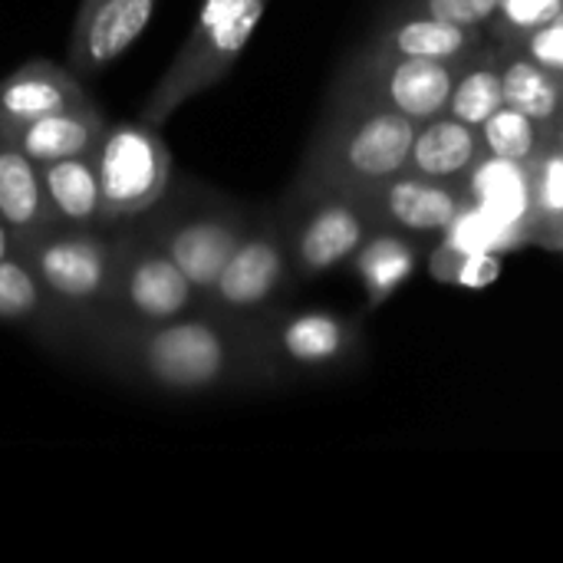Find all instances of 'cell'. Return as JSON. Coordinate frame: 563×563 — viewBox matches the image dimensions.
<instances>
[{"label": "cell", "mask_w": 563, "mask_h": 563, "mask_svg": "<svg viewBox=\"0 0 563 563\" xmlns=\"http://www.w3.org/2000/svg\"><path fill=\"white\" fill-rule=\"evenodd\" d=\"M79 360L148 396L208 399L271 389L247 327L205 307L165 323L102 320L82 333Z\"/></svg>", "instance_id": "1"}, {"label": "cell", "mask_w": 563, "mask_h": 563, "mask_svg": "<svg viewBox=\"0 0 563 563\" xmlns=\"http://www.w3.org/2000/svg\"><path fill=\"white\" fill-rule=\"evenodd\" d=\"M419 122L369 99L330 96L290 185L366 191L406 168Z\"/></svg>", "instance_id": "2"}, {"label": "cell", "mask_w": 563, "mask_h": 563, "mask_svg": "<svg viewBox=\"0 0 563 563\" xmlns=\"http://www.w3.org/2000/svg\"><path fill=\"white\" fill-rule=\"evenodd\" d=\"M254 211L257 205L211 188L201 178L172 175L165 195L135 218L162 241L205 303V294L241 244Z\"/></svg>", "instance_id": "3"}, {"label": "cell", "mask_w": 563, "mask_h": 563, "mask_svg": "<svg viewBox=\"0 0 563 563\" xmlns=\"http://www.w3.org/2000/svg\"><path fill=\"white\" fill-rule=\"evenodd\" d=\"M267 3L271 0H201L185 43L152 86L139 119L162 129L185 102L224 82L261 26Z\"/></svg>", "instance_id": "4"}, {"label": "cell", "mask_w": 563, "mask_h": 563, "mask_svg": "<svg viewBox=\"0 0 563 563\" xmlns=\"http://www.w3.org/2000/svg\"><path fill=\"white\" fill-rule=\"evenodd\" d=\"M247 333L271 389L336 379L350 373L366 350L356 317L320 307L294 310L284 303L247 323Z\"/></svg>", "instance_id": "5"}, {"label": "cell", "mask_w": 563, "mask_h": 563, "mask_svg": "<svg viewBox=\"0 0 563 563\" xmlns=\"http://www.w3.org/2000/svg\"><path fill=\"white\" fill-rule=\"evenodd\" d=\"M16 251L43 284V290L56 300V307L76 323L79 340L86 330L112 317V284H115L112 224L49 228L16 244Z\"/></svg>", "instance_id": "6"}, {"label": "cell", "mask_w": 563, "mask_h": 563, "mask_svg": "<svg viewBox=\"0 0 563 563\" xmlns=\"http://www.w3.org/2000/svg\"><path fill=\"white\" fill-rule=\"evenodd\" d=\"M297 287L280 201L257 205L241 244L205 294V310L234 323H254L284 307Z\"/></svg>", "instance_id": "7"}, {"label": "cell", "mask_w": 563, "mask_h": 563, "mask_svg": "<svg viewBox=\"0 0 563 563\" xmlns=\"http://www.w3.org/2000/svg\"><path fill=\"white\" fill-rule=\"evenodd\" d=\"M277 201L287 221L297 284H310L333 274L336 267H346L376 228L360 191L290 185Z\"/></svg>", "instance_id": "8"}, {"label": "cell", "mask_w": 563, "mask_h": 563, "mask_svg": "<svg viewBox=\"0 0 563 563\" xmlns=\"http://www.w3.org/2000/svg\"><path fill=\"white\" fill-rule=\"evenodd\" d=\"M115 238V284L112 317L122 323H165L201 310V294L162 247V241L139 221L112 224Z\"/></svg>", "instance_id": "9"}, {"label": "cell", "mask_w": 563, "mask_h": 563, "mask_svg": "<svg viewBox=\"0 0 563 563\" xmlns=\"http://www.w3.org/2000/svg\"><path fill=\"white\" fill-rule=\"evenodd\" d=\"M92 165L99 175L106 224L148 211L175 175L172 148L162 139V129L145 119L109 122L92 148Z\"/></svg>", "instance_id": "10"}, {"label": "cell", "mask_w": 563, "mask_h": 563, "mask_svg": "<svg viewBox=\"0 0 563 563\" xmlns=\"http://www.w3.org/2000/svg\"><path fill=\"white\" fill-rule=\"evenodd\" d=\"M468 59H419V56H389L376 49H360L340 66L330 96H356L396 109L412 122H426L445 112L452 86Z\"/></svg>", "instance_id": "11"}, {"label": "cell", "mask_w": 563, "mask_h": 563, "mask_svg": "<svg viewBox=\"0 0 563 563\" xmlns=\"http://www.w3.org/2000/svg\"><path fill=\"white\" fill-rule=\"evenodd\" d=\"M376 228H393L399 234L422 241H442L455 221L468 211V195L462 181L422 178L409 168L393 178L360 191Z\"/></svg>", "instance_id": "12"}, {"label": "cell", "mask_w": 563, "mask_h": 563, "mask_svg": "<svg viewBox=\"0 0 563 563\" xmlns=\"http://www.w3.org/2000/svg\"><path fill=\"white\" fill-rule=\"evenodd\" d=\"M158 0H82L66 46V66L79 76H99L119 63L145 33Z\"/></svg>", "instance_id": "13"}, {"label": "cell", "mask_w": 563, "mask_h": 563, "mask_svg": "<svg viewBox=\"0 0 563 563\" xmlns=\"http://www.w3.org/2000/svg\"><path fill=\"white\" fill-rule=\"evenodd\" d=\"M0 323L23 330L33 343L56 356L79 353V330L76 323L56 307V300L43 290L30 264L20 257L0 261Z\"/></svg>", "instance_id": "14"}, {"label": "cell", "mask_w": 563, "mask_h": 563, "mask_svg": "<svg viewBox=\"0 0 563 563\" xmlns=\"http://www.w3.org/2000/svg\"><path fill=\"white\" fill-rule=\"evenodd\" d=\"M485 30H468L439 16H429L422 10L396 7L383 16V23L373 30L366 49L389 53V56H419V59H472L488 46Z\"/></svg>", "instance_id": "15"}, {"label": "cell", "mask_w": 563, "mask_h": 563, "mask_svg": "<svg viewBox=\"0 0 563 563\" xmlns=\"http://www.w3.org/2000/svg\"><path fill=\"white\" fill-rule=\"evenodd\" d=\"M89 99L82 79L53 59H26L0 79V135H13L33 119Z\"/></svg>", "instance_id": "16"}, {"label": "cell", "mask_w": 563, "mask_h": 563, "mask_svg": "<svg viewBox=\"0 0 563 563\" xmlns=\"http://www.w3.org/2000/svg\"><path fill=\"white\" fill-rule=\"evenodd\" d=\"M106 125H109L106 112L92 99H82L69 109H59V112L26 122L23 129H16L7 139H13L16 148L30 162L46 165V162H59V158L92 155Z\"/></svg>", "instance_id": "17"}, {"label": "cell", "mask_w": 563, "mask_h": 563, "mask_svg": "<svg viewBox=\"0 0 563 563\" xmlns=\"http://www.w3.org/2000/svg\"><path fill=\"white\" fill-rule=\"evenodd\" d=\"M482 155V132L442 112L435 119L419 122L406 168L435 181H462Z\"/></svg>", "instance_id": "18"}, {"label": "cell", "mask_w": 563, "mask_h": 563, "mask_svg": "<svg viewBox=\"0 0 563 563\" xmlns=\"http://www.w3.org/2000/svg\"><path fill=\"white\" fill-rule=\"evenodd\" d=\"M43 201L53 228H106L99 175L92 155L40 165Z\"/></svg>", "instance_id": "19"}, {"label": "cell", "mask_w": 563, "mask_h": 563, "mask_svg": "<svg viewBox=\"0 0 563 563\" xmlns=\"http://www.w3.org/2000/svg\"><path fill=\"white\" fill-rule=\"evenodd\" d=\"M416 264H419V241L416 238L399 234L393 228H373L346 267L360 280L369 307H379L412 280Z\"/></svg>", "instance_id": "20"}, {"label": "cell", "mask_w": 563, "mask_h": 563, "mask_svg": "<svg viewBox=\"0 0 563 563\" xmlns=\"http://www.w3.org/2000/svg\"><path fill=\"white\" fill-rule=\"evenodd\" d=\"M0 221L13 231L16 244L53 228L43 201L40 165L30 162L7 135H0Z\"/></svg>", "instance_id": "21"}, {"label": "cell", "mask_w": 563, "mask_h": 563, "mask_svg": "<svg viewBox=\"0 0 563 563\" xmlns=\"http://www.w3.org/2000/svg\"><path fill=\"white\" fill-rule=\"evenodd\" d=\"M462 188L468 195V205L511 221L528 238V218H531V178L528 165L505 162L495 155H482L475 168L462 178Z\"/></svg>", "instance_id": "22"}, {"label": "cell", "mask_w": 563, "mask_h": 563, "mask_svg": "<svg viewBox=\"0 0 563 563\" xmlns=\"http://www.w3.org/2000/svg\"><path fill=\"white\" fill-rule=\"evenodd\" d=\"M501 89H505V106L531 115L548 132L563 115L561 73H554L508 46H501Z\"/></svg>", "instance_id": "23"}, {"label": "cell", "mask_w": 563, "mask_h": 563, "mask_svg": "<svg viewBox=\"0 0 563 563\" xmlns=\"http://www.w3.org/2000/svg\"><path fill=\"white\" fill-rule=\"evenodd\" d=\"M501 106H505V89H501V46L498 43L495 46L488 43L482 53H475L462 66V73H459V79L452 86L445 115L482 129Z\"/></svg>", "instance_id": "24"}, {"label": "cell", "mask_w": 563, "mask_h": 563, "mask_svg": "<svg viewBox=\"0 0 563 563\" xmlns=\"http://www.w3.org/2000/svg\"><path fill=\"white\" fill-rule=\"evenodd\" d=\"M531 178V218H528V241L541 247H554L563 231V152L544 145V152L528 165Z\"/></svg>", "instance_id": "25"}, {"label": "cell", "mask_w": 563, "mask_h": 563, "mask_svg": "<svg viewBox=\"0 0 563 563\" xmlns=\"http://www.w3.org/2000/svg\"><path fill=\"white\" fill-rule=\"evenodd\" d=\"M478 132H482L485 155L518 162V165H531L548 145V129L511 106H501Z\"/></svg>", "instance_id": "26"}, {"label": "cell", "mask_w": 563, "mask_h": 563, "mask_svg": "<svg viewBox=\"0 0 563 563\" xmlns=\"http://www.w3.org/2000/svg\"><path fill=\"white\" fill-rule=\"evenodd\" d=\"M501 271L498 251H465L442 244L432 254V277L455 284V287H488Z\"/></svg>", "instance_id": "27"}, {"label": "cell", "mask_w": 563, "mask_h": 563, "mask_svg": "<svg viewBox=\"0 0 563 563\" xmlns=\"http://www.w3.org/2000/svg\"><path fill=\"white\" fill-rule=\"evenodd\" d=\"M561 7L563 0H498V13L488 23V40L498 46H515L531 30L548 23Z\"/></svg>", "instance_id": "28"}, {"label": "cell", "mask_w": 563, "mask_h": 563, "mask_svg": "<svg viewBox=\"0 0 563 563\" xmlns=\"http://www.w3.org/2000/svg\"><path fill=\"white\" fill-rule=\"evenodd\" d=\"M402 7L409 10H422L429 16L468 26V30H485L498 13V0H406Z\"/></svg>", "instance_id": "29"}, {"label": "cell", "mask_w": 563, "mask_h": 563, "mask_svg": "<svg viewBox=\"0 0 563 563\" xmlns=\"http://www.w3.org/2000/svg\"><path fill=\"white\" fill-rule=\"evenodd\" d=\"M508 49H518L528 59H534V63H541V66H548V69L563 76V7L548 23H541L538 30H531L525 40H518Z\"/></svg>", "instance_id": "30"}, {"label": "cell", "mask_w": 563, "mask_h": 563, "mask_svg": "<svg viewBox=\"0 0 563 563\" xmlns=\"http://www.w3.org/2000/svg\"><path fill=\"white\" fill-rule=\"evenodd\" d=\"M16 254V238H13V231L0 221V261L3 257H13Z\"/></svg>", "instance_id": "31"}, {"label": "cell", "mask_w": 563, "mask_h": 563, "mask_svg": "<svg viewBox=\"0 0 563 563\" xmlns=\"http://www.w3.org/2000/svg\"><path fill=\"white\" fill-rule=\"evenodd\" d=\"M548 145H554V148H561L563 152V115L551 125V132H548Z\"/></svg>", "instance_id": "32"}, {"label": "cell", "mask_w": 563, "mask_h": 563, "mask_svg": "<svg viewBox=\"0 0 563 563\" xmlns=\"http://www.w3.org/2000/svg\"><path fill=\"white\" fill-rule=\"evenodd\" d=\"M551 251H561V254H563V231L558 234V241H554V247H551Z\"/></svg>", "instance_id": "33"}]
</instances>
